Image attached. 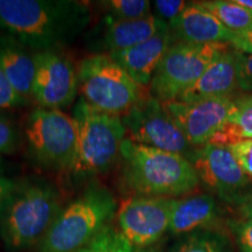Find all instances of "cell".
<instances>
[{"label":"cell","mask_w":252,"mask_h":252,"mask_svg":"<svg viewBox=\"0 0 252 252\" xmlns=\"http://www.w3.org/2000/svg\"><path fill=\"white\" fill-rule=\"evenodd\" d=\"M76 0H0V28L33 53L71 45L90 24Z\"/></svg>","instance_id":"6da1fadb"},{"label":"cell","mask_w":252,"mask_h":252,"mask_svg":"<svg viewBox=\"0 0 252 252\" xmlns=\"http://www.w3.org/2000/svg\"><path fill=\"white\" fill-rule=\"evenodd\" d=\"M123 182L135 195L175 198L193 193L200 179L180 154L144 146L126 137L121 147Z\"/></svg>","instance_id":"7a4b0ae2"},{"label":"cell","mask_w":252,"mask_h":252,"mask_svg":"<svg viewBox=\"0 0 252 252\" xmlns=\"http://www.w3.org/2000/svg\"><path fill=\"white\" fill-rule=\"evenodd\" d=\"M61 197L48 181L21 180L0 217V238L6 250L39 247L61 213Z\"/></svg>","instance_id":"3957f363"},{"label":"cell","mask_w":252,"mask_h":252,"mask_svg":"<svg viewBox=\"0 0 252 252\" xmlns=\"http://www.w3.org/2000/svg\"><path fill=\"white\" fill-rule=\"evenodd\" d=\"M71 117L76 127V151L69 173L76 179H91L110 171L121 158L126 138L121 116L96 110L81 97Z\"/></svg>","instance_id":"277c9868"},{"label":"cell","mask_w":252,"mask_h":252,"mask_svg":"<svg viewBox=\"0 0 252 252\" xmlns=\"http://www.w3.org/2000/svg\"><path fill=\"white\" fill-rule=\"evenodd\" d=\"M117 208V201L108 188L91 184L62 208L40 243L39 252L78 251L109 225Z\"/></svg>","instance_id":"5b68a950"},{"label":"cell","mask_w":252,"mask_h":252,"mask_svg":"<svg viewBox=\"0 0 252 252\" xmlns=\"http://www.w3.org/2000/svg\"><path fill=\"white\" fill-rule=\"evenodd\" d=\"M82 98L96 110L115 116L127 112L144 94V88L108 54L84 58L77 68Z\"/></svg>","instance_id":"8992f818"},{"label":"cell","mask_w":252,"mask_h":252,"mask_svg":"<svg viewBox=\"0 0 252 252\" xmlns=\"http://www.w3.org/2000/svg\"><path fill=\"white\" fill-rule=\"evenodd\" d=\"M228 43H196L175 41L167 50L150 84V94L160 102H172L191 87L220 54Z\"/></svg>","instance_id":"52a82bcc"},{"label":"cell","mask_w":252,"mask_h":252,"mask_svg":"<svg viewBox=\"0 0 252 252\" xmlns=\"http://www.w3.org/2000/svg\"><path fill=\"white\" fill-rule=\"evenodd\" d=\"M26 139L31 157L45 168L69 172L76 151V127L62 110L37 108L28 116Z\"/></svg>","instance_id":"ba28073f"},{"label":"cell","mask_w":252,"mask_h":252,"mask_svg":"<svg viewBox=\"0 0 252 252\" xmlns=\"http://www.w3.org/2000/svg\"><path fill=\"white\" fill-rule=\"evenodd\" d=\"M121 117L126 137L134 143L180 154L188 160L196 150L186 139L165 104L150 94H144Z\"/></svg>","instance_id":"9c48e42d"},{"label":"cell","mask_w":252,"mask_h":252,"mask_svg":"<svg viewBox=\"0 0 252 252\" xmlns=\"http://www.w3.org/2000/svg\"><path fill=\"white\" fill-rule=\"evenodd\" d=\"M35 76L32 98L39 108L61 110L74 102L78 93L77 69L60 50L34 53Z\"/></svg>","instance_id":"30bf717a"},{"label":"cell","mask_w":252,"mask_h":252,"mask_svg":"<svg viewBox=\"0 0 252 252\" xmlns=\"http://www.w3.org/2000/svg\"><path fill=\"white\" fill-rule=\"evenodd\" d=\"M175 198L135 195L118 210L121 232L138 249L149 248L168 231Z\"/></svg>","instance_id":"8fae6325"},{"label":"cell","mask_w":252,"mask_h":252,"mask_svg":"<svg viewBox=\"0 0 252 252\" xmlns=\"http://www.w3.org/2000/svg\"><path fill=\"white\" fill-rule=\"evenodd\" d=\"M189 161L201 184L225 202L243 193L251 184V179L242 171L229 146L208 143L196 147Z\"/></svg>","instance_id":"7c38bea8"},{"label":"cell","mask_w":252,"mask_h":252,"mask_svg":"<svg viewBox=\"0 0 252 252\" xmlns=\"http://www.w3.org/2000/svg\"><path fill=\"white\" fill-rule=\"evenodd\" d=\"M234 102L235 97L230 96L193 103L172 100L163 104L189 144L201 147L209 143L228 122Z\"/></svg>","instance_id":"4fadbf2b"},{"label":"cell","mask_w":252,"mask_h":252,"mask_svg":"<svg viewBox=\"0 0 252 252\" xmlns=\"http://www.w3.org/2000/svg\"><path fill=\"white\" fill-rule=\"evenodd\" d=\"M166 27L168 25L153 13L137 20H115L104 17L93 48L97 50L96 54L123 52L151 39Z\"/></svg>","instance_id":"5bb4252c"},{"label":"cell","mask_w":252,"mask_h":252,"mask_svg":"<svg viewBox=\"0 0 252 252\" xmlns=\"http://www.w3.org/2000/svg\"><path fill=\"white\" fill-rule=\"evenodd\" d=\"M236 90H238V52L230 46L228 50L210 63L200 78L176 100L193 103L230 97Z\"/></svg>","instance_id":"9a60e30c"},{"label":"cell","mask_w":252,"mask_h":252,"mask_svg":"<svg viewBox=\"0 0 252 252\" xmlns=\"http://www.w3.org/2000/svg\"><path fill=\"white\" fill-rule=\"evenodd\" d=\"M175 41L168 26L139 45L109 55L140 87H150L160 62Z\"/></svg>","instance_id":"2e32d148"},{"label":"cell","mask_w":252,"mask_h":252,"mask_svg":"<svg viewBox=\"0 0 252 252\" xmlns=\"http://www.w3.org/2000/svg\"><path fill=\"white\" fill-rule=\"evenodd\" d=\"M172 33L176 41L209 45L230 43L235 33L225 28L214 15L198 2H190L182 13L171 24Z\"/></svg>","instance_id":"e0dca14e"},{"label":"cell","mask_w":252,"mask_h":252,"mask_svg":"<svg viewBox=\"0 0 252 252\" xmlns=\"http://www.w3.org/2000/svg\"><path fill=\"white\" fill-rule=\"evenodd\" d=\"M219 217V207L210 194L175 198L168 231L173 235L193 234L212 226Z\"/></svg>","instance_id":"ac0fdd59"},{"label":"cell","mask_w":252,"mask_h":252,"mask_svg":"<svg viewBox=\"0 0 252 252\" xmlns=\"http://www.w3.org/2000/svg\"><path fill=\"white\" fill-rule=\"evenodd\" d=\"M0 69L24 99L32 98L35 76L34 53L8 35L0 36Z\"/></svg>","instance_id":"d6986e66"},{"label":"cell","mask_w":252,"mask_h":252,"mask_svg":"<svg viewBox=\"0 0 252 252\" xmlns=\"http://www.w3.org/2000/svg\"><path fill=\"white\" fill-rule=\"evenodd\" d=\"M249 139H252V94H242L235 98L228 122L209 143L230 146Z\"/></svg>","instance_id":"ffe728a7"},{"label":"cell","mask_w":252,"mask_h":252,"mask_svg":"<svg viewBox=\"0 0 252 252\" xmlns=\"http://www.w3.org/2000/svg\"><path fill=\"white\" fill-rule=\"evenodd\" d=\"M232 33H241L252 26V11L236 4L234 0L197 1Z\"/></svg>","instance_id":"44dd1931"},{"label":"cell","mask_w":252,"mask_h":252,"mask_svg":"<svg viewBox=\"0 0 252 252\" xmlns=\"http://www.w3.org/2000/svg\"><path fill=\"white\" fill-rule=\"evenodd\" d=\"M172 252H232L224 236L208 230H198L181 241Z\"/></svg>","instance_id":"7402d4cb"},{"label":"cell","mask_w":252,"mask_h":252,"mask_svg":"<svg viewBox=\"0 0 252 252\" xmlns=\"http://www.w3.org/2000/svg\"><path fill=\"white\" fill-rule=\"evenodd\" d=\"M105 11V17L115 20H137L152 14L147 0H105L99 2Z\"/></svg>","instance_id":"603a6c76"},{"label":"cell","mask_w":252,"mask_h":252,"mask_svg":"<svg viewBox=\"0 0 252 252\" xmlns=\"http://www.w3.org/2000/svg\"><path fill=\"white\" fill-rule=\"evenodd\" d=\"M76 252H133V247L121 231L109 224Z\"/></svg>","instance_id":"cb8c5ba5"},{"label":"cell","mask_w":252,"mask_h":252,"mask_svg":"<svg viewBox=\"0 0 252 252\" xmlns=\"http://www.w3.org/2000/svg\"><path fill=\"white\" fill-rule=\"evenodd\" d=\"M19 133L13 121L0 112V153L9 154L17 150Z\"/></svg>","instance_id":"d4e9b609"},{"label":"cell","mask_w":252,"mask_h":252,"mask_svg":"<svg viewBox=\"0 0 252 252\" xmlns=\"http://www.w3.org/2000/svg\"><path fill=\"white\" fill-rule=\"evenodd\" d=\"M187 5L184 0H157L153 2V7L156 9V13L153 14L171 26Z\"/></svg>","instance_id":"484cf974"},{"label":"cell","mask_w":252,"mask_h":252,"mask_svg":"<svg viewBox=\"0 0 252 252\" xmlns=\"http://www.w3.org/2000/svg\"><path fill=\"white\" fill-rule=\"evenodd\" d=\"M230 230L242 252H252V220H234L229 222Z\"/></svg>","instance_id":"4316f807"},{"label":"cell","mask_w":252,"mask_h":252,"mask_svg":"<svg viewBox=\"0 0 252 252\" xmlns=\"http://www.w3.org/2000/svg\"><path fill=\"white\" fill-rule=\"evenodd\" d=\"M27 100L19 94L11 86L7 77L0 69V110L18 108L26 104Z\"/></svg>","instance_id":"83f0119b"},{"label":"cell","mask_w":252,"mask_h":252,"mask_svg":"<svg viewBox=\"0 0 252 252\" xmlns=\"http://www.w3.org/2000/svg\"><path fill=\"white\" fill-rule=\"evenodd\" d=\"M229 149L242 171L252 179V139L230 145Z\"/></svg>","instance_id":"f1b7e54d"},{"label":"cell","mask_w":252,"mask_h":252,"mask_svg":"<svg viewBox=\"0 0 252 252\" xmlns=\"http://www.w3.org/2000/svg\"><path fill=\"white\" fill-rule=\"evenodd\" d=\"M238 90L252 94V55L238 52Z\"/></svg>","instance_id":"f546056e"},{"label":"cell","mask_w":252,"mask_h":252,"mask_svg":"<svg viewBox=\"0 0 252 252\" xmlns=\"http://www.w3.org/2000/svg\"><path fill=\"white\" fill-rule=\"evenodd\" d=\"M228 203H231L235 207L236 212L242 220H252V189L230 198Z\"/></svg>","instance_id":"4dcf8cb0"},{"label":"cell","mask_w":252,"mask_h":252,"mask_svg":"<svg viewBox=\"0 0 252 252\" xmlns=\"http://www.w3.org/2000/svg\"><path fill=\"white\" fill-rule=\"evenodd\" d=\"M21 180L8 178L4 174H0V217L2 215L6 204L9 201L14 191L17 190Z\"/></svg>","instance_id":"1f68e13d"},{"label":"cell","mask_w":252,"mask_h":252,"mask_svg":"<svg viewBox=\"0 0 252 252\" xmlns=\"http://www.w3.org/2000/svg\"><path fill=\"white\" fill-rule=\"evenodd\" d=\"M229 45L242 54L252 55V26L247 31L234 34Z\"/></svg>","instance_id":"d6a6232c"},{"label":"cell","mask_w":252,"mask_h":252,"mask_svg":"<svg viewBox=\"0 0 252 252\" xmlns=\"http://www.w3.org/2000/svg\"><path fill=\"white\" fill-rule=\"evenodd\" d=\"M236 4L243 6V7L252 11V0H234Z\"/></svg>","instance_id":"836d02e7"},{"label":"cell","mask_w":252,"mask_h":252,"mask_svg":"<svg viewBox=\"0 0 252 252\" xmlns=\"http://www.w3.org/2000/svg\"><path fill=\"white\" fill-rule=\"evenodd\" d=\"M134 252H160V250H158L157 248L149 247V248H141V249H137V251H134Z\"/></svg>","instance_id":"e575fe53"},{"label":"cell","mask_w":252,"mask_h":252,"mask_svg":"<svg viewBox=\"0 0 252 252\" xmlns=\"http://www.w3.org/2000/svg\"><path fill=\"white\" fill-rule=\"evenodd\" d=\"M4 168H5V162H4V160H2V158L0 157V174H2Z\"/></svg>","instance_id":"d590c367"}]
</instances>
